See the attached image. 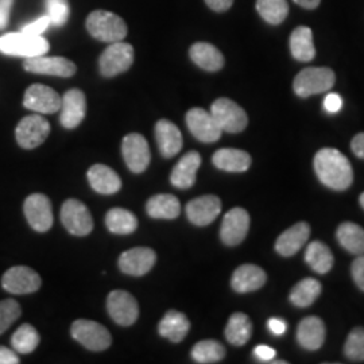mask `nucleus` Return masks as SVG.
<instances>
[{
    "label": "nucleus",
    "mask_w": 364,
    "mask_h": 364,
    "mask_svg": "<svg viewBox=\"0 0 364 364\" xmlns=\"http://www.w3.org/2000/svg\"><path fill=\"white\" fill-rule=\"evenodd\" d=\"M314 171L318 180L333 191H346L353 181V170L348 158L336 149L326 147L314 156Z\"/></svg>",
    "instance_id": "1"
},
{
    "label": "nucleus",
    "mask_w": 364,
    "mask_h": 364,
    "mask_svg": "<svg viewBox=\"0 0 364 364\" xmlns=\"http://www.w3.org/2000/svg\"><path fill=\"white\" fill-rule=\"evenodd\" d=\"M87 30L92 37L102 42H119L127 36L126 22L117 15L105 10H96L87 18Z\"/></svg>",
    "instance_id": "2"
},
{
    "label": "nucleus",
    "mask_w": 364,
    "mask_h": 364,
    "mask_svg": "<svg viewBox=\"0 0 364 364\" xmlns=\"http://www.w3.org/2000/svg\"><path fill=\"white\" fill-rule=\"evenodd\" d=\"M49 50L50 45L42 36H31L21 31L0 37V53L6 55L31 58L45 55Z\"/></svg>",
    "instance_id": "3"
},
{
    "label": "nucleus",
    "mask_w": 364,
    "mask_h": 364,
    "mask_svg": "<svg viewBox=\"0 0 364 364\" xmlns=\"http://www.w3.org/2000/svg\"><path fill=\"white\" fill-rule=\"evenodd\" d=\"M335 72L329 68H305L294 78L293 90L299 97H309L329 91L335 85Z\"/></svg>",
    "instance_id": "4"
},
{
    "label": "nucleus",
    "mask_w": 364,
    "mask_h": 364,
    "mask_svg": "<svg viewBox=\"0 0 364 364\" xmlns=\"http://www.w3.org/2000/svg\"><path fill=\"white\" fill-rule=\"evenodd\" d=\"M210 114L221 131L237 134L246 130L247 127L248 117L246 111L231 99L220 97L215 100L210 107Z\"/></svg>",
    "instance_id": "5"
},
{
    "label": "nucleus",
    "mask_w": 364,
    "mask_h": 364,
    "mask_svg": "<svg viewBox=\"0 0 364 364\" xmlns=\"http://www.w3.org/2000/svg\"><path fill=\"white\" fill-rule=\"evenodd\" d=\"M134 63V48L130 43L119 41L111 43L99 58L100 73L105 77H115L130 69Z\"/></svg>",
    "instance_id": "6"
},
{
    "label": "nucleus",
    "mask_w": 364,
    "mask_h": 364,
    "mask_svg": "<svg viewBox=\"0 0 364 364\" xmlns=\"http://www.w3.org/2000/svg\"><path fill=\"white\" fill-rule=\"evenodd\" d=\"M70 333L76 341L91 351H105L112 343L108 329L92 320H76L72 324Z\"/></svg>",
    "instance_id": "7"
},
{
    "label": "nucleus",
    "mask_w": 364,
    "mask_h": 364,
    "mask_svg": "<svg viewBox=\"0 0 364 364\" xmlns=\"http://www.w3.org/2000/svg\"><path fill=\"white\" fill-rule=\"evenodd\" d=\"M50 134V123L41 115L23 117L15 130L16 142L26 150L36 149L46 141Z\"/></svg>",
    "instance_id": "8"
},
{
    "label": "nucleus",
    "mask_w": 364,
    "mask_h": 364,
    "mask_svg": "<svg viewBox=\"0 0 364 364\" xmlns=\"http://www.w3.org/2000/svg\"><path fill=\"white\" fill-rule=\"evenodd\" d=\"M61 221L69 234L87 236L93 230V219L87 205L76 198H69L63 204Z\"/></svg>",
    "instance_id": "9"
},
{
    "label": "nucleus",
    "mask_w": 364,
    "mask_h": 364,
    "mask_svg": "<svg viewBox=\"0 0 364 364\" xmlns=\"http://www.w3.org/2000/svg\"><path fill=\"white\" fill-rule=\"evenodd\" d=\"M42 285L39 274L27 266H15L3 274L1 287L11 294H31L38 291Z\"/></svg>",
    "instance_id": "10"
},
{
    "label": "nucleus",
    "mask_w": 364,
    "mask_h": 364,
    "mask_svg": "<svg viewBox=\"0 0 364 364\" xmlns=\"http://www.w3.org/2000/svg\"><path fill=\"white\" fill-rule=\"evenodd\" d=\"M122 153L126 161V165L135 174L144 173L150 165V161H151L150 147L144 135L138 132H131L123 138Z\"/></svg>",
    "instance_id": "11"
},
{
    "label": "nucleus",
    "mask_w": 364,
    "mask_h": 364,
    "mask_svg": "<svg viewBox=\"0 0 364 364\" xmlns=\"http://www.w3.org/2000/svg\"><path fill=\"white\" fill-rule=\"evenodd\" d=\"M107 309L111 318L122 326H131L135 324L139 316L138 301L124 290H114L107 299Z\"/></svg>",
    "instance_id": "12"
},
{
    "label": "nucleus",
    "mask_w": 364,
    "mask_h": 364,
    "mask_svg": "<svg viewBox=\"0 0 364 364\" xmlns=\"http://www.w3.org/2000/svg\"><path fill=\"white\" fill-rule=\"evenodd\" d=\"M186 126L196 139L204 144H213L219 141L223 132L212 114L198 107L188 111Z\"/></svg>",
    "instance_id": "13"
},
{
    "label": "nucleus",
    "mask_w": 364,
    "mask_h": 364,
    "mask_svg": "<svg viewBox=\"0 0 364 364\" xmlns=\"http://www.w3.org/2000/svg\"><path fill=\"white\" fill-rule=\"evenodd\" d=\"M25 216L30 227L37 232H46L53 227L52 203L48 196L42 193L30 195L25 200Z\"/></svg>",
    "instance_id": "14"
},
{
    "label": "nucleus",
    "mask_w": 364,
    "mask_h": 364,
    "mask_svg": "<svg viewBox=\"0 0 364 364\" xmlns=\"http://www.w3.org/2000/svg\"><path fill=\"white\" fill-rule=\"evenodd\" d=\"M250 230V215L243 208H232L228 210L221 223V242L225 246L234 247L240 245L248 234Z\"/></svg>",
    "instance_id": "15"
},
{
    "label": "nucleus",
    "mask_w": 364,
    "mask_h": 364,
    "mask_svg": "<svg viewBox=\"0 0 364 364\" xmlns=\"http://www.w3.org/2000/svg\"><path fill=\"white\" fill-rule=\"evenodd\" d=\"M23 68L30 73L57 76V77H72L77 70L76 64L65 57H46V55L26 58Z\"/></svg>",
    "instance_id": "16"
},
{
    "label": "nucleus",
    "mask_w": 364,
    "mask_h": 364,
    "mask_svg": "<svg viewBox=\"0 0 364 364\" xmlns=\"http://www.w3.org/2000/svg\"><path fill=\"white\" fill-rule=\"evenodd\" d=\"M23 105L37 114H55L61 108V97L50 87L33 84L25 92Z\"/></svg>",
    "instance_id": "17"
},
{
    "label": "nucleus",
    "mask_w": 364,
    "mask_h": 364,
    "mask_svg": "<svg viewBox=\"0 0 364 364\" xmlns=\"http://www.w3.org/2000/svg\"><path fill=\"white\" fill-rule=\"evenodd\" d=\"M61 115L60 122L63 127L68 130H73L81 124L87 114V97L85 93L73 88L65 92V95L61 97Z\"/></svg>",
    "instance_id": "18"
},
{
    "label": "nucleus",
    "mask_w": 364,
    "mask_h": 364,
    "mask_svg": "<svg viewBox=\"0 0 364 364\" xmlns=\"http://www.w3.org/2000/svg\"><path fill=\"white\" fill-rule=\"evenodd\" d=\"M156 262L154 250L149 247H135L124 251L119 258V267L124 274L141 277L149 273Z\"/></svg>",
    "instance_id": "19"
},
{
    "label": "nucleus",
    "mask_w": 364,
    "mask_h": 364,
    "mask_svg": "<svg viewBox=\"0 0 364 364\" xmlns=\"http://www.w3.org/2000/svg\"><path fill=\"white\" fill-rule=\"evenodd\" d=\"M221 200L215 195L196 197L186 205V216L197 227H205L220 215Z\"/></svg>",
    "instance_id": "20"
},
{
    "label": "nucleus",
    "mask_w": 364,
    "mask_h": 364,
    "mask_svg": "<svg viewBox=\"0 0 364 364\" xmlns=\"http://www.w3.org/2000/svg\"><path fill=\"white\" fill-rule=\"evenodd\" d=\"M309 236L311 225L306 221H299L278 236L275 242V251L285 258L293 257L305 246V243L309 240Z\"/></svg>",
    "instance_id": "21"
},
{
    "label": "nucleus",
    "mask_w": 364,
    "mask_h": 364,
    "mask_svg": "<svg viewBox=\"0 0 364 364\" xmlns=\"http://www.w3.org/2000/svg\"><path fill=\"white\" fill-rule=\"evenodd\" d=\"M326 338L324 321L317 316H309L299 321L297 328V341L308 351H317L323 347Z\"/></svg>",
    "instance_id": "22"
},
{
    "label": "nucleus",
    "mask_w": 364,
    "mask_h": 364,
    "mask_svg": "<svg viewBox=\"0 0 364 364\" xmlns=\"http://www.w3.org/2000/svg\"><path fill=\"white\" fill-rule=\"evenodd\" d=\"M267 281V275L264 270L257 266V264H242L235 270L232 279H231V287L236 293L245 294V293H251L255 290H259Z\"/></svg>",
    "instance_id": "23"
},
{
    "label": "nucleus",
    "mask_w": 364,
    "mask_h": 364,
    "mask_svg": "<svg viewBox=\"0 0 364 364\" xmlns=\"http://www.w3.org/2000/svg\"><path fill=\"white\" fill-rule=\"evenodd\" d=\"M201 166V156L189 151L177 162L170 174V182L178 189H189L195 185L197 170Z\"/></svg>",
    "instance_id": "24"
},
{
    "label": "nucleus",
    "mask_w": 364,
    "mask_h": 364,
    "mask_svg": "<svg viewBox=\"0 0 364 364\" xmlns=\"http://www.w3.org/2000/svg\"><path fill=\"white\" fill-rule=\"evenodd\" d=\"M156 139L161 154L165 158L177 156L181 151L182 134L168 119H161L156 124Z\"/></svg>",
    "instance_id": "25"
},
{
    "label": "nucleus",
    "mask_w": 364,
    "mask_h": 364,
    "mask_svg": "<svg viewBox=\"0 0 364 364\" xmlns=\"http://www.w3.org/2000/svg\"><path fill=\"white\" fill-rule=\"evenodd\" d=\"M88 181L93 191L100 195H115L122 188V180L117 171L102 164H96L88 170Z\"/></svg>",
    "instance_id": "26"
},
{
    "label": "nucleus",
    "mask_w": 364,
    "mask_h": 364,
    "mask_svg": "<svg viewBox=\"0 0 364 364\" xmlns=\"http://www.w3.org/2000/svg\"><path fill=\"white\" fill-rule=\"evenodd\" d=\"M212 162L223 171L245 173L251 166V156L239 149H220L212 156Z\"/></svg>",
    "instance_id": "27"
},
{
    "label": "nucleus",
    "mask_w": 364,
    "mask_h": 364,
    "mask_svg": "<svg viewBox=\"0 0 364 364\" xmlns=\"http://www.w3.org/2000/svg\"><path fill=\"white\" fill-rule=\"evenodd\" d=\"M191 329V321L183 313L169 311L159 321L158 332L162 338H169L173 343H181Z\"/></svg>",
    "instance_id": "28"
},
{
    "label": "nucleus",
    "mask_w": 364,
    "mask_h": 364,
    "mask_svg": "<svg viewBox=\"0 0 364 364\" xmlns=\"http://www.w3.org/2000/svg\"><path fill=\"white\" fill-rule=\"evenodd\" d=\"M189 55L196 65L207 72H218L224 66V55L208 42L195 43L189 50Z\"/></svg>",
    "instance_id": "29"
},
{
    "label": "nucleus",
    "mask_w": 364,
    "mask_h": 364,
    "mask_svg": "<svg viewBox=\"0 0 364 364\" xmlns=\"http://www.w3.org/2000/svg\"><path fill=\"white\" fill-rule=\"evenodd\" d=\"M290 52L299 63H311L316 57L313 33L309 27L299 26L290 36Z\"/></svg>",
    "instance_id": "30"
},
{
    "label": "nucleus",
    "mask_w": 364,
    "mask_h": 364,
    "mask_svg": "<svg viewBox=\"0 0 364 364\" xmlns=\"http://www.w3.org/2000/svg\"><path fill=\"white\" fill-rule=\"evenodd\" d=\"M146 210L153 219L173 220L180 216L181 204L174 195H156L147 201Z\"/></svg>",
    "instance_id": "31"
},
{
    "label": "nucleus",
    "mask_w": 364,
    "mask_h": 364,
    "mask_svg": "<svg viewBox=\"0 0 364 364\" xmlns=\"http://www.w3.org/2000/svg\"><path fill=\"white\" fill-rule=\"evenodd\" d=\"M252 335V323L247 314L234 313L231 314L225 326V338L235 347H242L247 344Z\"/></svg>",
    "instance_id": "32"
},
{
    "label": "nucleus",
    "mask_w": 364,
    "mask_h": 364,
    "mask_svg": "<svg viewBox=\"0 0 364 364\" xmlns=\"http://www.w3.org/2000/svg\"><path fill=\"white\" fill-rule=\"evenodd\" d=\"M336 237L343 248L353 255L364 254V230L351 221H344L338 227Z\"/></svg>",
    "instance_id": "33"
},
{
    "label": "nucleus",
    "mask_w": 364,
    "mask_h": 364,
    "mask_svg": "<svg viewBox=\"0 0 364 364\" xmlns=\"http://www.w3.org/2000/svg\"><path fill=\"white\" fill-rule=\"evenodd\" d=\"M305 260L314 273H329L333 267V255L331 248L320 240L312 242L305 251Z\"/></svg>",
    "instance_id": "34"
},
{
    "label": "nucleus",
    "mask_w": 364,
    "mask_h": 364,
    "mask_svg": "<svg viewBox=\"0 0 364 364\" xmlns=\"http://www.w3.org/2000/svg\"><path fill=\"white\" fill-rule=\"evenodd\" d=\"M323 291L321 284L314 278H305L296 284L290 291V302L299 308L311 306Z\"/></svg>",
    "instance_id": "35"
},
{
    "label": "nucleus",
    "mask_w": 364,
    "mask_h": 364,
    "mask_svg": "<svg viewBox=\"0 0 364 364\" xmlns=\"http://www.w3.org/2000/svg\"><path fill=\"white\" fill-rule=\"evenodd\" d=\"M105 225L112 234L129 235L136 230L138 219L127 209L112 208L105 215Z\"/></svg>",
    "instance_id": "36"
},
{
    "label": "nucleus",
    "mask_w": 364,
    "mask_h": 364,
    "mask_svg": "<svg viewBox=\"0 0 364 364\" xmlns=\"http://www.w3.org/2000/svg\"><path fill=\"white\" fill-rule=\"evenodd\" d=\"M224 356L225 348L216 340H201L192 348V358L197 363H219Z\"/></svg>",
    "instance_id": "37"
},
{
    "label": "nucleus",
    "mask_w": 364,
    "mask_h": 364,
    "mask_svg": "<svg viewBox=\"0 0 364 364\" xmlns=\"http://www.w3.org/2000/svg\"><path fill=\"white\" fill-rule=\"evenodd\" d=\"M257 11L270 25H281L287 19L289 4L287 0H257Z\"/></svg>",
    "instance_id": "38"
},
{
    "label": "nucleus",
    "mask_w": 364,
    "mask_h": 364,
    "mask_svg": "<svg viewBox=\"0 0 364 364\" xmlns=\"http://www.w3.org/2000/svg\"><path fill=\"white\" fill-rule=\"evenodd\" d=\"M39 344V335L37 329L30 324L19 326L11 338V346L18 353H31Z\"/></svg>",
    "instance_id": "39"
},
{
    "label": "nucleus",
    "mask_w": 364,
    "mask_h": 364,
    "mask_svg": "<svg viewBox=\"0 0 364 364\" xmlns=\"http://www.w3.org/2000/svg\"><path fill=\"white\" fill-rule=\"evenodd\" d=\"M344 355L351 362H364V328H353L344 344Z\"/></svg>",
    "instance_id": "40"
},
{
    "label": "nucleus",
    "mask_w": 364,
    "mask_h": 364,
    "mask_svg": "<svg viewBox=\"0 0 364 364\" xmlns=\"http://www.w3.org/2000/svg\"><path fill=\"white\" fill-rule=\"evenodd\" d=\"M22 309L15 299L0 301V335H3L21 317Z\"/></svg>",
    "instance_id": "41"
},
{
    "label": "nucleus",
    "mask_w": 364,
    "mask_h": 364,
    "mask_svg": "<svg viewBox=\"0 0 364 364\" xmlns=\"http://www.w3.org/2000/svg\"><path fill=\"white\" fill-rule=\"evenodd\" d=\"M46 11L53 26H64L70 14L68 0H46Z\"/></svg>",
    "instance_id": "42"
},
{
    "label": "nucleus",
    "mask_w": 364,
    "mask_h": 364,
    "mask_svg": "<svg viewBox=\"0 0 364 364\" xmlns=\"http://www.w3.org/2000/svg\"><path fill=\"white\" fill-rule=\"evenodd\" d=\"M49 26H52L50 19H49L48 15H45V16H41L38 19L33 21L31 23H28L26 26H23L21 31L26 33V34H31V36H42V33Z\"/></svg>",
    "instance_id": "43"
},
{
    "label": "nucleus",
    "mask_w": 364,
    "mask_h": 364,
    "mask_svg": "<svg viewBox=\"0 0 364 364\" xmlns=\"http://www.w3.org/2000/svg\"><path fill=\"white\" fill-rule=\"evenodd\" d=\"M352 278L362 291H364V254L356 255V259L352 262Z\"/></svg>",
    "instance_id": "44"
},
{
    "label": "nucleus",
    "mask_w": 364,
    "mask_h": 364,
    "mask_svg": "<svg viewBox=\"0 0 364 364\" xmlns=\"http://www.w3.org/2000/svg\"><path fill=\"white\" fill-rule=\"evenodd\" d=\"M343 107V99L338 93H329L324 99V108L329 114H336Z\"/></svg>",
    "instance_id": "45"
},
{
    "label": "nucleus",
    "mask_w": 364,
    "mask_h": 364,
    "mask_svg": "<svg viewBox=\"0 0 364 364\" xmlns=\"http://www.w3.org/2000/svg\"><path fill=\"white\" fill-rule=\"evenodd\" d=\"M13 6L14 0H0V30L6 28L9 25Z\"/></svg>",
    "instance_id": "46"
},
{
    "label": "nucleus",
    "mask_w": 364,
    "mask_h": 364,
    "mask_svg": "<svg viewBox=\"0 0 364 364\" xmlns=\"http://www.w3.org/2000/svg\"><path fill=\"white\" fill-rule=\"evenodd\" d=\"M255 356L259 359L260 362H273L277 352L272 347L269 346H258L255 350H254Z\"/></svg>",
    "instance_id": "47"
},
{
    "label": "nucleus",
    "mask_w": 364,
    "mask_h": 364,
    "mask_svg": "<svg viewBox=\"0 0 364 364\" xmlns=\"http://www.w3.org/2000/svg\"><path fill=\"white\" fill-rule=\"evenodd\" d=\"M205 3L210 10L216 13H224L232 7L234 0H205Z\"/></svg>",
    "instance_id": "48"
},
{
    "label": "nucleus",
    "mask_w": 364,
    "mask_h": 364,
    "mask_svg": "<svg viewBox=\"0 0 364 364\" xmlns=\"http://www.w3.org/2000/svg\"><path fill=\"white\" fill-rule=\"evenodd\" d=\"M21 360L16 352L0 346V364H19Z\"/></svg>",
    "instance_id": "49"
},
{
    "label": "nucleus",
    "mask_w": 364,
    "mask_h": 364,
    "mask_svg": "<svg viewBox=\"0 0 364 364\" xmlns=\"http://www.w3.org/2000/svg\"><path fill=\"white\" fill-rule=\"evenodd\" d=\"M351 149L355 156L364 159V132H359L358 135L353 136Z\"/></svg>",
    "instance_id": "50"
},
{
    "label": "nucleus",
    "mask_w": 364,
    "mask_h": 364,
    "mask_svg": "<svg viewBox=\"0 0 364 364\" xmlns=\"http://www.w3.org/2000/svg\"><path fill=\"white\" fill-rule=\"evenodd\" d=\"M267 326L272 331V333L277 335V336H281L287 332V323L281 318H270L269 323H267Z\"/></svg>",
    "instance_id": "51"
},
{
    "label": "nucleus",
    "mask_w": 364,
    "mask_h": 364,
    "mask_svg": "<svg viewBox=\"0 0 364 364\" xmlns=\"http://www.w3.org/2000/svg\"><path fill=\"white\" fill-rule=\"evenodd\" d=\"M294 3H297L299 6H301L302 9H306V10H314L318 7L320 1L321 0H293Z\"/></svg>",
    "instance_id": "52"
},
{
    "label": "nucleus",
    "mask_w": 364,
    "mask_h": 364,
    "mask_svg": "<svg viewBox=\"0 0 364 364\" xmlns=\"http://www.w3.org/2000/svg\"><path fill=\"white\" fill-rule=\"evenodd\" d=\"M359 201H360V205H362V208L364 209V192L360 195V197H359Z\"/></svg>",
    "instance_id": "53"
}]
</instances>
